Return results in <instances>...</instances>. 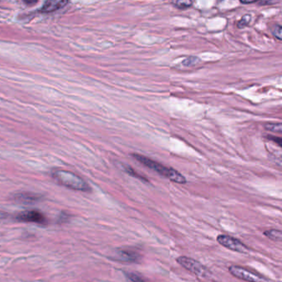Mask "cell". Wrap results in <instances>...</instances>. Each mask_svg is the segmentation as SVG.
Instances as JSON below:
<instances>
[{"label": "cell", "instance_id": "obj_12", "mask_svg": "<svg viewBox=\"0 0 282 282\" xmlns=\"http://www.w3.org/2000/svg\"><path fill=\"white\" fill-rule=\"evenodd\" d=\"M176 7L177 8H180V9H186V8H189L191 7L193 4V2L192 1H186V0H184V1H176V2H172Z\"/></svg>", "mask_w": 282, "mask_h": 282}, {"label": "cell", "instance_id": "obj_5", "mask_svg": "<svg viewBox=\"0 0 282 282\" xmlns=\"http://www.w3.org/2000/svg\"><path fill=\"white\" fill-rule=\"evenodd\" d=\"M217 241L220 245L232 251L238 252L241 254H245L249 252V249L246 245H244L242 242L239 241V239H234L233 237L221 234L217 237Z\"/></svg>", "mask_w": 282, "mask_h": 282}, {"label": "cell", "instance_id": "obj_15", "mask_svg": "<svg viewBox=\"0 0 282 282\" xmlns=\"http://www.w3.org/2000/svg\"><path fill=\"white\" fill-rule=\"evenodd\" d=\"M199 62V58L196 56H190V57L186 58V60H183V64L185 66H192Z\"/></svg>", "mask_w": 282, "mask_h": 282}, {"label": "cell", "instance_id": "obj_13", "mask_svg": "<svg viewBox=\"0 0 282 282\" xmlns=\"http://www.w3.org/2000/svg\"><path fill=\"white\" fill-rule=\"evenodd\" d=\"M251 15H244V17H242L241 19L238 22L237 26H238L239 28H244V27H247L249 24L250 21H251Z\"/></svg>", "mask_w": 282, "mask_h": 282}, {"label": "cell", "instance_id": "obj_3", "mask_svg": "<svg viewBox=\"0 0 282 282\" xmlns=\"http://www.w3.org/2000/svg\"><path fill=\"white\" fill-rule=\"evenodd\" d=\"M176 262L183 268H186V270L190 271L191 273H194L198 277L207 278L210 276V273L207 270V268L195 259L187 257H180L176 259Z\"/></svg>", "mask_w": 282, "mask_h": 282}, {"label": "cell", "instance_id": "obj_2", "mask_svg": "<svg viewBox=\"0 0 282 282\" xmlns=\"http://www.w3.org/2000/svg\"><path fill=\"white\" fill-rule=\"evenodd\" d=\"M53 178L61 186L74 191L87 192L90 190L89 185L77 175L70 171L58 170L52 174Z\"/></svg>", "mask_w": 282, "mask_h": 282}, {"label": "cell", "instance_id": "obj_16", "mask_svg": "<svg viewBox=\"0 0 282 282\" xmlns=\"http://www.w3.org/2000/svg\"><path fill=\"white\" fill-rule=\"evenodd\" d=\"M126 276H127V278L129 280L132 281L133 282H147L146 281L143 280V278H141L140 276L134 274V273H127Z\"/></svg>", "mask_w": 282, "mask_h": 282}, {"label": "cell", "instance_id": "obj_14", "mask_svg": "<svg viewBox=\"0 0 282 282\" xmlns=\"http://www.w3.org/2000/svg\"><path fill=\"white\" fill-rule=\"evenodd\" d=\"M273 36L278 38L279 41L282 40V27L281 25H275L272 29Z\"/></svg>", "mask_w": 282, "mask_h": 282}, {"label": "cell", "instance_id": "obj_1", "mask_svg": "<svg viewBox=\"0 0 282 282\" xmlns=\"http://www.w3.org/2000/svg\"><path fill=\"white\" fill-rule=\"evenodd\" d=\"M137 161L144 165L145 167H148L151 170L156 171L161 176H164L166 178L169 179L171 181L178 184L186 183V179L183 175H181L179 171L172 168H168L163 165L160 164L158 162H155L153 160L150 159L148 157L139 154L132 155Z\"/></svg>", "mask_w": 282, "mask_h": 282}, {"label": "cell", "instance_id": "obj_20", "mask_svg": "<svg viewBox=\"0 0 282 282\" xmlns=\"http://www.w3.org/2000/svg\"><path fill=\"white\" fill-rule=\"evenodd\" d=\"M256 2L257 1H240V2L244 3V4H250V3H254Z\"/></svg>", "mask_w": 282, "mask_h": 282}, {"label": "cell", "instance_id": "obj_7", "mask_svg": "<svg viewBox=\"0 0 282 282\" xmlns=\"http://www.w3.org/2000/svg\"><path fill=\"white\" fill-rule=\"evenodd\" d=\"M116 258L124 263H137L140 259V256L131 250H118L116 254Z\"/></svg>", "mask_w": 282, "mask_h": 282}, {"label": "cell", "instance_id": "obj_6", "mask_svg": "<svg viewBox=\"0 0 282 282\" xmlns=\"http://www.w3.org/2000/svg\"><path fill=\"white\" fill-rule=\"evenodd\" d=\"M229 273L235 278L246 281L249 282H263L264 279L262 277L253 273L251 271L247 270L245 268L239 266H231L229 268Z\"/></svg>", "mask_w": 282, "mask_h": 282}, {"label": "cell", "instance_id": "obj_9", "mask_svg": "<svg viewBox=\"0 0 282 282\" xmlns=\"http://www.w3.org/2000/svg\"><path fill=\"white\" fill-rule=\"evenodd\" d=\"M66 1H62V0H53V1H47L44 3L43 6L41 7V12H51L59 9L60 7H63L65 4H67Z\"/></svg>", "mask_w": 282, "mask_h": 282}, {"label": "cell", "instance_id": "obj_11", "mask_svg": "<svg viewBox=\"0 0 282 282\" xmlns=\"http://www.w3.org/2000/svg\"><path fill=\"white\" fill-rule=\"evenodd\" d=\"M265 128L267 130L273 132V133H282V125L281 123H268V124H266Z\"/></svg>", "mask_w": 282, "mask_h": 282}, {"label": "cell", "instance_id": "obj_18", "mask_svg": "<svg viewBox=\"0 0 282 282\" xmlns=\"http://www.w3.org/2000/svg\"><path fill=\"white\" fill-rule=\"evenodd\" d=\"M268 138L269 140L273 141V142L278 143L279 147H282V139L281 138H278V137H274V136H268Z\"/></svg>", "mask_w": 282, "mask_h": 282}, {"label": "cell", "instance_id": "obj_19", "mask_svg": "<svg viewBox=\"0 0 282 282\" xmlns=\"http://www.w3.org/2000/svg\"><path fill=\"white\" fill-rule=\"evenodd\" d=\"M274 3H276L274 1H261V2H258V4L260 5L274 4Z\"/></svg>", "mask_w": 282, "mask_h": 282}, {"label": "cell", "instance_id": "obj_17", "mask_svg": "<svg viewBox=\"0 0 282 282\" xmlns=\"http://www.w3.org/2000/svg\"><path fill=\"white\" fill-rule=\"evenodd\" d=\"M125 171H127V173L129 174L130 176H134V177H137V178L141 179L142 181H147L144 177H142V176H139L138 174L135 173V171H133L131 167H127L125 168Z\"/></svg>", "mask_w": 282, "mask_h": 282}, {"label": "cell", "instance_id": "obj_10", "mask_svg": "<svg viewBox=\"0 0 282 282\" xmlns=\"http://www.w3.org/2000/svg\"><path fill=\"white\" fill-rule=\"evenodd\" d=\"M266 236L269 238V239H272V240H274V241H281L282 240V234L280 230H276V229H271V230H268L264 233Z\"/></svg>", "mask_w": 282, "mask_h": 282}, {"label": "cell", "instance_id": "obj_8", "mask_svg": "<svg viewBox=\"0 0 282 282\" xmlns=\"http://www.w3.org/2000/svg\"><path fill=\"white\" fill-rule=\"evenodd\" d=\"M13 200L18 201L24 204H33L41 200V196L36 194L29 193V192H23V193L16 194L13 196Z\"/></svg>", "mask_w": 282, "mask_h": 282}, {"label": "cell", "instance_id": "obj_4", "mask_svg": "<svg viewBox=\"0 0 282 282\" xmlns=\"http://www.w3.org/2000/svg\"><path fill=\"white\" fill-rule=\"evenodd\" d=\"M14 220L18 222L33 223L40 225H46L47 224L45 215L38 210H28L19 213L15 216Z\"/></svg>", "mask_w": 282, "mask_h": 282}]
</instances>
